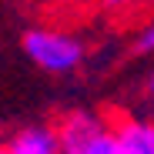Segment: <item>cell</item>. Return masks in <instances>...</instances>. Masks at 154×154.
Here are the masks:
<instances>
[{
  "label": "cell",
  "instance_id": "cell-6",
  "mask_svg": "<svg viewBox=\"0 0 154 154\" xmlns=\"http://www.w3.org/2000/svg\"><path fill=\"white\" fill-rule=\"evenodd\" d=\"M134 50L137 54H154V14H151V20L141 27V34H137V40H134Z\"/></svg>",
  "mask_w": 154,
  "mask_h": 154
},
{
  "label": "cell",
  "instance_id": "cell-2",
  "mask_svg": "<svg viewBox=\"0 0 154 154\" xmlns=\"http://www.w3.org/2000/svg\"><path fill=\"white\" fill-rule=\"evenodd\" d=\"M60 154H121L114 117L97 111H70L57 121Z\"/></svg>",
  "mask_w": 154,
  "mask_h": 154
},
{
  "label": "cell",
  "instance_id": "cell-1",
  "mask_svg": "<svg viewBox=\"0 0 154 154\" xmlns=\"http://www.w3.org/2000/svg\"><path fill=\"white\" fill-rule=\"evenodd\" d=\"M20 47L34 67H40L44 74H54V77L77 74L87 60V40L74 30L50 27V23L27 27L20 37Z\"/></svg>",
  "mask_w": 154,
  "mask_h": 154
},
{
  "label": "cell",
  "instance_id": "cell-7",
  "mask_svg": "<svg viewBox=\"0 0 154 154\" xmlns=\"http://www.w3.org/2000/svg\"><path fill=\"white\" fill-rule=\"evenodd\" d=\"M144 94H147V100L154 104V70L147 74V81H144Z\"/></svg>",
  "mask_w": 154,
  "mask_h": 154
},
{
  "label": "cell",
  "instance_id": "cell-8",
  "mask_svg": "<svg viewBox=\"0 0 154 154\" xmlns=\"http://www.w3.org/2000/svg\"><path fill=\"white\" fill-rule=\"evenodd\" d=\"M57 4H94V0H57Z\"/></svg>",
  "mask_w": 154,
  "mask_h": 154
},
{
  "label": "cell",
  "instance_id": "cell-4",
  "mask_svg": "<svg viewBox=\"0 0 154 154\" xmlns=\"http://www.w3.org/2000/svg\"><path fill=\"white\" fill-rule=\"evenodd\" d=\"M7 147L14 154H60L57 124H27L7 137Z\"/></svg>",
  "mask_w": 154,
  "mask_h": 154
},
{
  "label": "cell",
  "instance_id": "cell-9",
  "mask_svg": "<svg viewBox=\"0 0 154 154\" xmlns=\"http://www.w3.org/2000/svg\"><path fill=\"white\" fill-rule=\"evenodd\" d=\"M0 154H14V151L7 147V141H4V144H0Z\"/></svg>",
  "mask_w": 154,
  "mask_h": 154
},
{
  "label": "cell",
  "instance_id": "cell-3",
  "mask_svg": "<svg viewBox=\"0 0 154 154\" xmlns=\"http://www.w3.org/2000/svg\"><path fill=\"white\" fill-rule=\"evenodd\" d=\"M114 134L121 144V154H154V121L137 114H117Z\"/></svg>",
  "mask_w": 154,
  "mask_h": 154
},
{
  "label": "cell",
  "instance_id": "cell-5",
  "mask_svg": "<svg viewBox=\"0 0 154 154\" xmlns=\"http://www.w3.org/2000/svg\"><path fill=\"white\" fill-rule=\"evenodd\" d=\"M97 4H100L104 14H111V17H117V20H131V17L144 14L154 0H97Z\"/></svg>",
  "mask_w": 154,
  "mask_h": 154
}]
</instances>
